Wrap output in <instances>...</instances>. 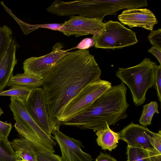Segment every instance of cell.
I'll return each instance as SVG.
<instances>
[{"label": "cell", "instance_id": "cell-1", "mask_svg": "<svg viewBox=\"0 0 161 161\" xmlns=\"http://www.w3.org/2000/svg\"><path fill=\"white\" fill-rule=\"evenodd\" d=\"M101 70L87 49L68 52L48 72L42 80L50 120L53 128L68 103L89 84L100 79Z\"/></svg>", "mask_w": 161, "mask_h": 161}, {"label": "cell", "instance_id": "cell-4", "mask_svg": "<svg viewBox=\"0 0 161 161\" xmlns=\"http://www.w3.org/2000/svg\"><path fill=\"white\" fill-rule=\"evenodd\" d=\"M95 47L103 49H121L137 43L136 33L118 21L104 23L100 34L92 36Z\"/></svg>", "mask_w": 161, "mask_h": 161}, {"label": "cell", "instance_id": "cell-15", "mask_svg": "<svg viewBox=\"0 0 161 161\" xmlns=\"http://www.w3.org/2000/svg\"><path fill=\"white\" fill-rule=\"evenodd\" d=\"M97 136L96 141L98 145L102 149L108 150L111 151L117 146L119 140H120L119 133H116L111 130L108 125L104 129L97 131Z\"/></svg>", "mask_w": 161, "mask_h": 161}, {"label": "cell", "instance_id": "cell-29", "mask_svg": "<svg viewBox=\"0 0 161 161\" xmlns=\"http://www.w3.org/2000/svg\"><path fill=\"white\" fill-rule=\"evenodd\" d=\"M148 51L154 56L161 65V50L154 46L152 47Z\"/></svg>", "mask_w": 161, "mask_h": 161}, {"label": "cell", "instance_id": "cell-24", "mask_svg": "<svg viewBox=\"0 0 161 161\" xmlns=\"http://www.w3.org/2000/svg\"><path fill=\"white\" fill-rule=\"evenodd\" d=\"M158 100L161 102V65H157L155 72V87Z\"/></svg>", "mask_w": 161, "mask_h": 161}, {"label": "cell", "instance_id": "cell-5", "mask_svg": "<svg viewBox=\"0 0 161 161\" xmlns=\"http://www.w3.org/2000/svg\"><path fill=\"white\" fill-rule=\"evenodd\" d=\"M111 87L110 82L101 79L88 85L67 104L60 119V124L84 111Z\"/></svg>", "mask_w": 161, "mask_h": 161}, {"label": "cell", "instance_id": "cell-31", "mask_svg": "<svg viewBox=\"0 0 161 161\" xmlns=\"http://www.w3.org/2000/svg\"><path fill=\"white\" fill-rule=\"evenodd\" d=\"M17 161H26L23 160H22L21 159H19V160H17Z\"/></svg>", "mask_w": 161, "mask_h": 161}, {"label": "cell", "instance_id": "cell-19", "mask_svg": "<svg viewBox=\"0 0 161 161\" xmlns=\"http://www.w3.org/2000/svg\"><path fill=\"white\" fill-rule=\"evenodd\" d=\"M12 34L11 29L8 26H0V64L9 46Z\"/></svg>", "mask_w": 161, "mask_h": 161}, {"label": "cell", "instance_id": "cell-7", "mask_svg": "<svg viewBox=\"0 0 161 161\" xmlns=\"http://www.w3.org/2000/svg\"><path fill=\"white\" fill-rule=\"evenodd\" d=\"M64 47L61 43L57 42L48 54L26 59L23 64L24 73L42 80L50 69L68 53Z\"/></svg>", "mask_w": 161, "mask_h": 161}, {"label": "cell", "instance_id": "cell-21", "mask_svg": "<svg viewBox=\"0 0 161 161\" xmlns=\"http://www.w3.org/2000/svg\"><path fill=\"white\" fill-rule=\"evenodd\" d=\"M126 154L128 161H150L147 151L127 146Z\"/></svg>", "mask_w": 161, "mask_h": 161}, {"label": "cell", "instance_id": "cell-3", "mask_svg": "<svg viewBox=\"0 0 161 161\" xmlns=\"http://www.w3.org/2000/svg\"><path fill=\"white\" fill-rule=\"evenodd\" d=\"M156 65V63L145 58L136 65L119 68L117 70L116 76L130 89L136 106L144 103L147 90L155 87Z\"/></svg>", "mask_w": 161, "mask_h": 161}, {"label": "cell", "instance_id": "cell-12", "mask_svg": "<svg viewBox=\"0 0 161 161\" xmlns=\"http://www.w3.org/2000/svg\"><path fill=\"white\" fill-rule=\"evenodd\" d=\"M118 19L122 24L130 28L141 27L151 31L158 23L153 12L146 8L124 10L118 16Z\"/></svg>", "mask_w": 161, "mask_h": 161}, {"label": "cell", "instance_id": "cell-30", "mask_svg": "<svg viewBox=\"0 0 161 161\" xmlns=\"http://www.w3.org/2000/svg\"><path fill=\"white\" fill-rule=\"evenodd\" d=\"M3 114V112L2 109L0 107V116Z\"/></svg>", "mask_w": 161, "mask_h": 161}, {"label": "cell", "instance_id": "cell-23", "mask_svg": "<svg viewBox=\"0 0 161 161\" xmlns=\"http://www.w3.org/2000/svg\"><path fill=\"white\" fill-rule=\"evenodd\" d=\"M37 158L38 161H61V156L46 151L37 154Z\"/></svg>", "mask_w": 161, "mask_h": 161}, {"label": "cell", "instance_id": "cell-10", "mask_svg": "<svg viewBox=\"0 0 161 161\" xmlns=\"http://www.w3.org/2000/svg\"><path fill=\"white\" fill-rule=\"evenodd\" d=\"M156 133L146 127L133 122L125 126L119 132L120 139L126 142L128 146L151 152L157 151L150 140Z\"/></svg>", "mask_w": 161, "mask_h": 161}, {"label": "cell", "instance_id": "cell-25", "mask_svg": "<svg viewBox=\"0 0 161 161\" xmlns=\"http://www.w3.org/2000/svg\"><path fill=\"white\" fill-rule=\"evenodd\" d=\"M12 128L11 123L0 121V136L3 138L8 139Z\"/></svg>", "mask_w": 161, "mask_h": 161}, {"label": "cell", "instance_id": "cell-16", "mask_svg": "<svg viewBox=\"0 0 161 161\" xmlns=\"http://www.w3.org/2000/svg\"><path fill=\"white\" fill-rule=\"evenodd\" d=\"M42 80L36 77L23 73L13 75L10 79L7 86H20L31 89L42 86Z\"/></svg>", "mask_w": 161, "mask_h": 161}, {"label": "cell", "instance_id": "cell-32", "mask_svg": "<svg viewBox=\"0 0 161 161\" xmlns=\"http://www.w3.org/2000/svg\"><path fill=\"white\" fill-rule=\"evenodd\" d=\"M126 161H128V160Z\"/></svg>", "mask_w": 161, "mask_h": 161}, {"label": "cell", "instance_id": "cell-2", "mask_svg": "<svg viewBox=\"0 0 161 161\" xmlns=\"http://www.w3.org/2000/svg\"><path fill=\"white\" fill-rule=\"evenodd\" d=\"M127 88L123 82L112 87L99 96L84 111L61 125L77 127L94 131L101 130L107 125H114L126 118L129 105L126 94Z\"/></svg>", "mask_w": 161, "mask_h": 161}, {"label": "cell", "instance_id": "cell-26", "mask_svg": "<svg viewBox=\"0 0 161 161\" xmlns=\"http://www.w3.org/2000/svg\"><path fill=\"white\" fill-rule=\"evenodd\" d=\"M95 46V42L93 38H86L83 40L77 46L70 49L78 48L79 49H87Z\"/></svg>", "mask_w": 161, "mask_h": 161}, {"label": "cell", "instance_id": "cell-11", "mask_svg": "<svg viewBox=\"0 0 161 161\" xmlns=\"http://www.w3.org/2000/svg\"><path fill=\"white\" fill-rule=\"evenodd\" d=\"M9 108L16 122L33 130L43 142L54 147L56 143L37 125L27 111L25 101L16 97H10Z\"/></svg>", "mask_w": 161, "mask_h": 161}, {"label": "cell", "instance_id": "cell-18", "mask_svg": "<svg viewBox=\"0 0 161 161\" xmlns=\"http://www.w3.org/2000/svg\"><path fill=\"white\" fill-rule=\"evenodd\" d=\"M19 160L8 139L0 136V161H17Z\"/></svg>", "mask_w": 161, "mask_h": 161}, {"label": "cell", "instance_id": "cell-6", "mask_svg": "<svg viewBox=\"0 0 161 161\" xmlns=\"http://www.w3.org/2000/svg\"><path fill=\"white\" fill-rule=\"evenodd\" d=\"M27 111L40 127L53 138L51 123L44 90L41 87L32 88L25 101Z\"/></svg>", "mask_w": 161, "mask_h": 161}, {"label": "cell", "instance_id": "cell-20", "mask_svg": "<svg viewBox=\"0 0 161 161\" xmlns=\"http://www.w3.org/2000/svg\"><path fill=\"white\" fill-rule=\"evenodd\" d=\"M31 89L26 86H14L8 90L0 92V96H8L16 97L25 101L30 93Z\"/></svg>", "mask_w": 161, "mask_h": 161}, {"label": "cell", "instance_id": "cell-22", "mask_svg": "<svg viewBox=\"0 0 161 161\" xmlns=\"http://www.w3.org/2000/svg\"><path fill=\"white\" fill-rule=\"evenodd\" d=\"M150 44L161 50V29L152 30L148 36Z\"/></svg>", "mask_w": 161, "mask_h": 161}, {"label": "cell", "instance_id": "cell-17", "mask_svg": "<svg viewBox=\"0 0 161 161\" xmlns=\"http://www.w3.org/2000/svg\"><path fill=\"white\" fill-rule=\"evenodd\" d=\"M155 113H159L157 102L152 101L144 105L143 106V109L139 120L140 124L144 127L150 125L152 118Z\"/></svg>", "mask_w": 161, "mask_h": 161}, {"label": "cell", "instance_id": "cell-14", "mask_svg": "<svg viewBox=\"0 0 161 161\" xmlns=\"http://www.w3.org/2000/svg\"><path fill=\"white\" fill-rule=\"evenodd\" d=\"M17 45L12 38L8 48L0 64V92L3 90L13 75V71L17 63L15 53Z\"/></svg>", "mask_w": 161, "mask_h": 161}, {"label": "cell", "instance_id": "cell-27", "mask_svg": "<svg viewBox=\"0 0 161 161\" xmlns=\"http://www.w3.org/2000/svg\"><path fill=\"white\" fill-rule=\"evenodd\" d=\"M151 142L155 149L161 153V131L159 130L151 139Z\"/></svg>", "mask_w": 161, "mask_h": 161}, {"label": "cell", "instance_id": "cell-28", "mask_svg": "<svg viewBox=\"0 0 161 161\" xmlns=\"http://www.w3.org/2000/svg\"><path fill=\"white\" fill-rule=\"evenodd\" d=\"M96 161H117L116 159L110 155L100 152V154L96 159Z\"/></svg>", "mask_w": 161, "mask_h": 161}, {"label": "cell", "instance_id": "cell-13", "mask_svg": "<svg viewBox=\"0 0 161 161\" xmlns=\"http://www.w3.org/2000/svg\"><path fill=\"white\" fill-rule=\"evenodd\" d=\"M10 143L19 159L38 161L37 154L43 151L51 153L47 148L22 137L14 139Z\"/></svg>", "mask_w": 161, "mask_h": 161}, {"label": "cell", "instance_id": "cell-9", "mask_svg": "<svg viewBox=\"0 0 161 161\" xmlns=\"http://www.w3.org/2000/svg\"><path fill=\"white\" fill-rule=\"evenodd\" d=\"M59 128L54 127L52 134L60 147L61 161H92L91 156L82 150L83 146L80 141L66 136Z\"/></svg>", "mask_w": 161, "mask_h": 161}, {"label": "cell", "instance_id": "cell-8", "mask_svg": "<svg viewBox=\"0 0 161 161\" xmlns=\"http://www.w3.org/2000/svg\"><path fill=\"white\" fill-rule=\"evenodd\" d=\"M104 24L102 20L97 19L73 16L63 23L58 31L67 36L78 37L89 34L96 36L100 34Z\"/></svg>", "mask_w": 161, "mask_h": 161}]
</instances>
